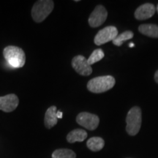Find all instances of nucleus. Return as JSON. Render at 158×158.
I'll list each match as a JSON object with an SVG mask.
<instances>
[{
  "label": "nucleus",
  "instance_id": "f257e3e1",
  "mask_svg": "<svg viewBox=\"0 0 158 158\" xmlns=\"http://www.w3.org/2000/svg\"><path fill=\"white\" fill-rule=\"evenodd\" d=\"M3 56L10 66L14 68H21L24 66L26 55L22 48L15 45H8L3 51Z\"/></svg>",
  "mask_w": 158,
  "mask_h": 158
},
{
  "label": "nucleus",
  "instance_id": "f03ea898",
  "mask_svg": "<svg viewBox=\"0 0 158 158\" xmlns=\"http://www.w3.org/2000/svg\"><path fill=\"white\" fill-rule=\"evenodd\" d=\"M115 83V78L111 76H99L91 79L86 86L89 92L99 94L107 92L113 88Z\"/></svg>",
  "mask_w": 158,
  "mask_h": 158
},
{
  "label": "nucleus",
  "instance_id": "7ed1b4c3",
  "mask_svg": "<svg viewBox=\"0 0 158 158\" xmlns=\"http://www.w3.org/2000/svg\"><path fill=\"white\" fill-rule=\"evenodd\" d=\"M54 7V2L51 0H39L33 5L31 17L36 23H41L51 14Z\"/></svg>",
  "mask_w": 158,
  "mask_h": 158
},
{
  "label": "nucleus",
  "instance_id": "20e7f679",
  "mask_svg": "<svg viewBox=\"0 0 158 158\" xmlns=\"http://www.w3.org/2000/svg\"><path fill=\"white\" fill-rule=\"evenodd\" d=\"M141 110L138 106L133 107L128 111L126 118V130L130 135H137L141 126Z\"/></svg>",
  "mask_w": 158,
  "mask_h": 158
},
{
  "label": "nucleus",
  "instance_id": "39448f33",
  "mask_svg": "<svg viewBox=\"0 0 158 158\" xmlns=\"http://www.w3.org/2000/svg\"><path fill=\"white\" fill-rule=\"evenodd\" d=\"M117 36V29L113 26H109L98 31L94 37V42L97 45H101L110 41H113Z\"/></svg>",
  "mask_w": 158,
  "mask_h": 158
},
{
  "label": "nucleus",
  "instance_id": "423d86ee",
  "mask_svg": "<svg viewBox=\"0 0 158 158\" xmlns=\"http://www.w3.org/2000/svg\"><path fill=\"white\" fill-rule=\"evenodd\" d=\"M76 122L86 129L94 130L98 127L100 118L95 114L88 113V112H81L77 116Z\"/></svg>",
  "mask_w": 158,
  "mask_h": 158
},
{
  "label": "nucleus",
  "instance_id": "0eeeda50",
  "mask_svg": "<svg viewBox=\"0 0 158 158\" xmlns=\"http://www.w3.org/2000/svg\"><path fill=\"white\" fill-rule=\"evenodd\" d=\"M71 64L75 71L81 76H88L92 74V67L88 64L87 59L82 55H78L73 57Z\"/></svg>",
  "mask_w": 158,
  "mask_h": 158
},
{
  "label": "nucleus",
  "instance_id": "6e6552de",
  "mask_svg": "<svg viewBox=\"0 0 158 158\" xmlns=\"http://www.w3.org/2000/svg\"><path fill=\"white\" fill-rule=\"evenodd\" d=\"M108 17V12L102 5H98L89 18V24L91 27H98L103 24Z\"/></svg>",
  "mask_w": 158,
  "mask_h": 158
},
{
  "label": "nucleus",
  "instance_id": "1a4fd4ad",
  "mask_svg": "<svg viewBox=\"0 0 158 158\" xmlns=\"http://www.w3.org/2000/svg\"><path fill=\"white\" fill-rule=\"evenodd\" d=\"M19 104V100L15 94L0 97V110L4 112H12L15 110Z\"/></svg>",
  "mask_w": 158,
  "mask_h": 158
},
{
  "label": "nucleus",
  "instance_id": "9d476101",
  "mask_svg": "<svg viewBox=\"0 0 158 158\" xmlns=\"http://www.w3.org/2000/svg\"><path fill=\"white\" fill-rule=\"evenodd\" d=\"M155 7L152 4L146 3L138 7L135 12V17L138 20L149 19L155 15Z\"/></svg>",
  "mask_w": 158,
  "mask_h": 158
},
{
  "label": "nucleus",
  "instance_id": "9b49d317",
  "mask_svg": "<svg viewBox=\"0 0 158 158\" xmlns=\"http://www.w3.org/2000/svg\"><path fill=\"white\" fill-rule=\"evenodd\" d=\"M56 112L57 108L55 106H51L47 109L44 118V124L47 129H51V128L54 127L57 124L58 118L56 116Z\"/></svg>",
  "mask_w": 158,
  "mask_h": 158
},
{
  "label": "nucleus",
  "instance_id": "f8f14e48",
  "mask_svg": "<svg viewBox=\"0 0 158 158\" xmlns=\"http://www.w3.org/2000/svg\"><path fill=\"white\" fill-rule=\"evenodd\" d=\"M87 138V133L84 130L76 129L70 131L67 135V141L69 143H73L76 142H82Z\"/></svg>",
  "mask_w": 158,
  "mask_h": 158
},
{
  "label": "nucleus",
  "instance_id": "ddd939ff",
  "mask_svg": "<svg viewBox=\"0 0 158 158\" xmlns=\"http://www.w3.org/2000/svg\"><path fill=\"white\" fill-rule=\"evenodd\" d=\"M138 31L147 37L158 38V25L152 23L141 24L138 27Z\"/></svg>",
  "mask_w": 158,
  "mask_h": 158
},
{
  "label": "nucleus",
  "instance_id": "4468645a",
  "mask_svg": "<svg viewBox=\"0 0 158 158\" xmlns=\"http://www.w3.org/2000/svg\"><path fill=\"white\" fill-rule=\"evenodd\" d=\"M105 141L102 138L92 137L86 142V146L92 152L100 151L104 147Z\"/></svg>",
  "mask_w": 158,
  "mask_h": 158
},
{
  "label": "nucleus",
  "instance_id": "2eb2a0df",
  "mask_svg": "<svg viewBox=\"0 0 158 158\" xmlns=\"http://www.w3.org/2000/svg\"><path fill=\"white\" fill-rule=\"evenodd\" d=\"M51 157L52 158H76V155L71 149H59L55 150Z\"/></svg>",
  "mask_w": 158,
  "mask_h": 158
},
{
  "label": "nucleus",
  "instance_id": "dca6fc26",
  "mask_svg": "<svg viewBox=\"0 0 158 158\" xmlns=\"http://www.w3.org/2000/svg\"><path fill=\"white\" fill-rule=\"evenodd\" d=\"M133 32L131 31H125L123 33L118 35L115 39L114 40L113 42L114 45H116V46H121L123 44L124 42L128 40L133 38Z\"/></svg>",
  "mask_w": 158,
  "mask_h": 158
},
{
  "label": "nucleus",
  "instance_id": "f3484780",
  "mask_svg": "<svg viewBox=\"0 0 158 158\" xmlns=\"http://www.w3.org/2000/svg\"><path fill=\"white\" fill-rule=\"evenodd\" d=\"M105 56L104 52L102 51V49H96L92 53V54L90 55V56L87 59L88 64L89 65H92L94 64V63L99 62Z\"/></svg>",
  "mask_w": 158,
  "mask_h": 158
},
{
  "label": "nucleus",
  "instance_id": "a211bd4d",
  "mask_svg": "<svg viewBox=\"0 0 158 158\" xmlns=\"http://www.w3.org/2000/svg\"><path fill=\"white\" fill-rule=\"evenodd\" d=\"M62 116H63V114L61 110H58V111L56 112V116L58 118H62Z\"/></svg>",
  "mask_w": 158,
  "mask_h": 158
},
{
  "label": "nucleus",
  "instance_id": "6ab92c4d",
  "mask_svg": "<svg viewBox=\"0 0 158 158\" xmlns=\"http://www.w3.org/2000/svg\"><path fill=\"white\" fill-rule=\"evenodd\" d=\"M155 81L158 84V70L156 71V73L155 74Z\"/></svg>",
  "mask_w": 158,
  "mask_h": 158
},
{
  "label": "nucleus",
  "instance_id": "aec40b11",
  "mask_svg": "<svg viewBox=\"0 0 158 158\" xmlns=\"http://www.w3.org/2000/svg\"><path fill=\"white\" fill-rule=\"evenodd\" d=\"M135 46V44H134L133 43H130L129 44V47L130 48H133V47Z\"/></svg>",
  "mask_w": 158,
  "mask_h": 158
},
{
  "label": "nucleus",
  "instance_id": "412c9836",
  "mask_svg": "<svg viewBox=\"0 0 158 158\" xmlns=\"http://www.w3.org/2000/svg\"><path fill=\"white\" fill-rule=\"evenodd\" d=\"M157 13H158V5H157Z\"/></svg>",
  "mask_w": 158,
  "mask_h": 158
}]
</instances>
